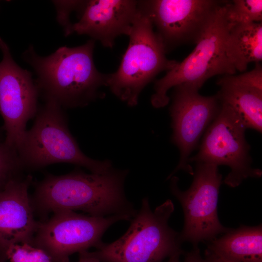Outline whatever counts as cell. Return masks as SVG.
Returning <instances> with one entry per match:
<instances>
[{
    "label": "cell",
    "instance_id": "cell-1",
    "mask_svg": "<svg viewBox=\"0 0 262 262\" xmlns=\"http://www.w3.org/2000/svg\"><path fill=\"white\" fill-rule=\"evenodd\" d=\"M127 170L113 168L102 174L76 170L67 174H47L31 196L34 214L41 220L61 210L82 211L89 215L124 214L132 218L137 211L127 198L124 183Z\"/></svg>",
    "mask_w": 262,
    "mask_h": 262
},
{
    "label": "cell",
    "instance_id": "cell-2",
    "mask_svg": "<svg viewBox=\"0 0 262 262\" xmlns=\"http://www.w3.org/2000/svg\"><path fill=\"white\" fill-rule=\"evenodd\" d=\"M94 47L91 39L78 47H60L44 57L30 46L22 58L35 72V82L45 100H54L63 107H83L105 96L100 89L107 86L110 75L95 66Z\"/></svg>",
    "mask_w": 262,
    "mask_h": 262
},
{
    "label": "cell",
    "instance_id": "cell-3",
    "mask_svg": "<svg viewBox=\"0 0 262 262\" xmlns=\"http://www.w3.org/2000/svg\"><path fill=\"white\" fill-rule=\"evenodd\" d=\"M174 211L171 200L152 211L148 198H144L126 232L110 244L103 243L93 253L101 262H163L182 254L180 233L168 225Z\"/></svg>",
    "mask_w": 262,
    "mask_h": 262
},
{
    "label": "cell",
    "instance_id": "cell-4",
    "mask_svg": "<svg viewBox=\"0 0 262 262\" xmlns=\"http://www.w3.org/2000/svg\"><path fill=\"white\" fill-rule=\"evenodd\" d=\"M45 100L17 150L23 168L35 169L66 163L83 166L96 174L111 169L110 161L95 160L82 152L70 133L62 107L54 100Z\"/></svg>",
    "mask_w": 262,
    "mask_h": 262
},
{
    "label": "cell",
    "instance_id": "cell-5",
    "mask_svg": "<svg viewBox=\"0 0 262 262\" xmlns=\"http://www.w3.org/2000/svg\"><path fill=\"white\" fill-rule=\"evenodd\" d=\"M129 37L128 48L117 70L107 82L111 92L128 105L138 103L144 88L160 72L168 71L178 62L168 59L164 45L152 22L141 6Z\"/></svg>",
    "mask_w": 262,
    "mask_h": 262
},
{
    "label": "cell",
    "instance_id": "cell-6",
    "mask_svg": "<svg viewBox=\"0 0 262 262\" xmlns=\"http://www.w3.org/2000/svg\"><path fill=\"white\" fill-rule=\"evenodd\" d=\"M226 2L216 10L194 50L155 82V92L151 98L154 107L166 106L170 100L168 91L179 84H186L199 90L207 80L214 76L236 73L225 50L228 30L225 16Z\"/></svg>",
    "mask_w": 262,
    "mask_h": 262
},
{
    "label": "cell",
    "instance_id": "cell-7",
    "mask_svg": "<svg viewBox=\"0 0 262 262\" xmlns=\"http://www.w3.org/2000/svg\"><path fill=\"white\" fill-rule=\"evenodd\" d=\"M246 129L238 115L229 106L221 104L217 115L204 133L199 151L189 162L229 166L230 171L224 182L231 187L239 186L248 178L261 177L262 171L251 167Z\"/></svg>",
    "mask_w": 262,
    "mask_h": 262
},
{
    "label": "cell",
    "instance_id": "cell-8",
    "mask_svg": "<svg viewBox=\"0 0 262 262\" xmlns=\"http://www.w3.org/2000/svg\"><path fill=\"white\" fill-rule=\"evenodd\" d=\"M194 179L189 188L181 191L178 178L172 177L170 189L180 202L184 213V224L180 233L181 242H190L194 248L200 242L210 241L230 229L220 223L217 213L218 195L222 176L218 166L197 163Z\"/></svg>",
    "mask_w": 262,
    "mask_h": 262
},
{
    "label": "cell",
    "instance_id": "cell-9",
    "mask_svg": "<svg viewBox=\"0 0 262 262\" xmlns=\"http://www.w3.org/2000/svg\"><path fill=\"white\" fill-rule=\"evenodd\" d=\"M124 214L106 216L85 215L70 210L55 212L38 221L32 245L40 248L58 262L75 253L99 247L107 229L120 221H130Z\"/></svg>",
    "mask_w": 262,
    "mask_h": 262
},
{
    "label": "cell",
    "instance_id": "cell-10",
    "mask_svg": "<svg viewBox=\"0 0 262 262\" xmlns=\"http://www.w3.org/2000/svg\"><path fill=\"white\" fill-rule=\"evenodd\" d=\"M0 49V115L6 133L4 142L17 151L28 121L37 113L39 93L31 72L16 64L1 37Z\"/></svg>",
    "mask_w": 262,
    "mask_h": 262
},
{
    "label": "cell",
    "instance_id": "cell-11",
    "mask_svg": "<svg viewBox=\"0 0 262 262\" xmlns=\"http://www.w3.org/2000/svg\"><path fill=\"white\" fill-rule=\"evenodd\" d=\"M226 1L139 0L166 53L180 45L196 44L216 10Z\"/></svg>",
    "mask_w": 262,
    "mask_h": 262
},
{
    "label": "cell",
    "instance_id": "cell-12",
    "mask_svg": "<svg viewBox=\"0 0 262 262\" xmlns=\"http://www.w3.org/2000/svg\"><path fill=\"white\" fill-rule=\"evenodd\" d=\"M198 90L184 83L174 87L170 109L173 131L172 141L179 148L180 156L168 179L180 170L194 174L189 164L190 155L219 111L221 104L217 95L203 96Z\"/></svg>",
    "mask_w": 262,
    "mask_h": 262
},
{
    "label": "cell",
    "instance_id": "cell-13",
    "mask_svg": "<svg viewBox=\"0 0 262 262\" xmlns=\"http://www.w3.org/2000/svg\"><path fill=\"white\" fill-rule=\"evenodd\" d=\"M139 0H86L66 35L73 33L87 35L104 47L112 48L116 37L129 35L139 12Z\"/></svg>",
    "mask_w": 262,
    "mask_h": 262
},
{
    "label": "cell",
    "instance_id": "cell-14",
    "mask_svg": "<svg viewBox=\"0 0 262 262\" xmlns=\"http://www.w3.org/2000/svg\"><path fill=\"white\" fill-rule=\"evenodd\" d=\"M32 177L21 176L13 179L0 190V259L11 246L32 245L38 221L34 218L28 190Z\"/></svg>",
    "mask_w": 262,
    "mask_h": 262
},
{
    "label": "cell",
    "instance_id": "cell-15",
    "mask_svg": "<svg viewBox=\"0 0 262 262\" xmlns=\"http://www.w3.org/2000/svg\"><path fill=\"white\" fill-rule=\"evenodd\" d=\"M216 94L221 104L231 108L241 118L246 129L262 130V68H254L238 76L223 75L217 81Z\"/></svg>",
    "mask_w": 262,
    "mask_h": 262
},
{
    "label": "cell",
    "instance_id": "cell-16",
    "mask_svg": "<svg viewBox=\"0 0 262 262\" xmlns=\"http://www.w3.org/2000/svg\"><path fill=\"white\" fill-rule=\"evenodd\" d=\"M207 249L236 262H262V225L229 229L209 241Z\"/></svg>",
    "mask_w": 262,
    "mask_h": 262
},
{
    "label": "cell",
    "instance_id": "cell-17",
    "mask_svg": "<svg viewBox=\"0 0 262 262\" xmlns=\"http://www.w3.org/2000/svg\"><path fill=\"white\" fill-rule=\"evenodd\" d=\"M228 27L226 53L236 71H246L251 62L260 63L262 60V22Z\"/></svg>",
    "mask_w": 262,
    "mask_h": 262
},
{
    "label": "cell",
    "instance_id": "cell-18",
    "mask_svg": "<svg viewBox=\"0 0 262 262\" xmlns=\"http://www.w3.org/2000/svg\"><path fill=\"white\" fill-rule=\"evenodd\" d=\"M225 16L228 26L262 22V0H234L225 4Z\"/></svg>",
    "mask_w": 262,
    "mask_h": 262
},
{
    "label": "cell",
    "instance_id": "cell-19",
    "mask_svg": "<svg viewBox=\"0 0 262 262\" xmlns=\"http://www.w3.org/2000/svg\"><path fill=\"white\" fill-rule=\"evenodd\" d=\"M23 168L17 151L0 141V190L20 176Z\"/></svg>",
    "mask_w": 262,
    "mask_h": 262
},
{
    "label": "cell",
    "instance_id": "cell-20",
    "mask_svg": "<svg viewBox=\"0 0 262 262\" xmlns=\"http://www.w3.org/2000/svg\"><path fill=\"white\" fill-rule=\"evenodd\" d=\"M4 258L9 262H56L44 250L27 243L13 245L6 250Z\"/></svg>",
    "mask_w": 262,
    "mask_h": 262
},
{
    "label": "cell",
    "instance_id": "cell-21",
    "mask_svg": "<svg viewBox=\"0 0 262 262\" xmlns=\"http://www.w3.org/2000/svg\"><path fill=\"white\" fill-rule=\"evenodd\" d=\"M86 0L53 1L57 9V19L64 26L66 33L72 23L69 20V15L73 11L79 14L83 7Z\"/></svg>",
    "mask_w": 262,
    "mask_h": 262
},
{
    "label": "cell",
    "instance_id": "cell-22",
    "mask_svg": "<svg viewBox=\"0 0 262 262\" xmlns=\"http://www.w3.org/2000/svg\"><path fill=\"white\" fill-rule=\"evenodd\" d=\"M58 262H71L69 258H66ZM76 262H101L96 256L93 252L87 250L82 251L79 253V259Z\"/></svg>",
    "mask_w": 262,
    "mask_h": 262
},
{
    "label": "cell",
    "instance_id": "cell-23",
    "mask_svg": "<svg viewBox=\"0 0 262 262\" xmlns=\"http://www.w3.org/2000/svg\"><path fill=\"white\" fill-rule=\"evenodd\" d=\"M183 262H207L203 259L200 253L198 247L194 248L190 252H188L185 256Z\"/></svg>",
    "mask_w": 262,
    "mask_h": 262
},
{
    "label": "cell",
    "instance_id": "cell-24",
    "mask_svg": "<svg viewBox=\"0 0 262 262\" xmlns=\"http://www.w3.org/2000/svg\"><path fill=\"white\" fill-rule=\"evenodd\" d=\"M205 258L207 262H236L228 260L208 249L205 251Z\"/></svg>",
    "mask_w": 262,
    "mask_h": 262
},
{
    "label": "cell",
    "instance_id": "cell-25",
    "mask_svg": "<svg viewBox=\"0 0 262 262\" xmlns=\"http://www.w3.org/2000/svg\"><path fill=\"white\" fill-rule=\"evenodd\" d=\"M181 254H177L174 255L168 258V260L165 262H180V257Z\"/></svg>",
    "mask_w": 262,
    "mask_h": 262
}]
</instances>
